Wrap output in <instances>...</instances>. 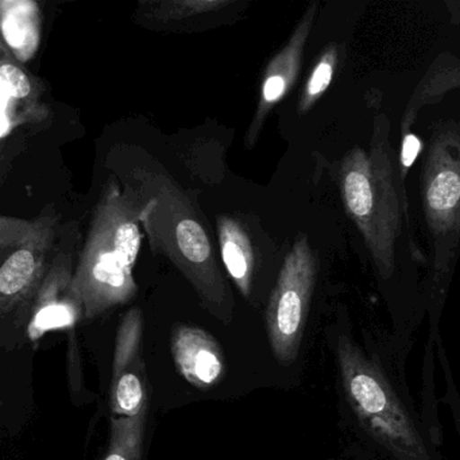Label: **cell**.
I'll return each instance as SVG.
<instances>
[{"instance_id": "cell-11", "label": "cell", "mask_w": 460, "mask_h": 460, "mask_svg": "<svg viewBox=\"0 0 460 460\" xmlns=\"http://www.w3.org/2000/svg\"><path fill=\"white\" fill-rule=\"evenodd\" d=\"M171 349L174 365L192 386L208 390L217 386L227 373L225 354L214 336L192 325L172 328Z\"/></svg>"}, {"instance_id": "cell-18", "label": "cell", "mask_w": 460, "mask_h": 460, "mask_svg": "<svg viewBox=\"0 0 460 460\" xmlns=\"http://www.w3.org/2000/svg\"><path fill=\"white\" fill-rule=\"evenodd\" d=\"M420 152H421V141L413 134H408L403 138L402 150H401V164L403 168H411Z\"/></svg>"}, {"instance_id": "cell-10", "label": "cell", "mask_w": 460, "mask_h": 460, "mask_svg": "<svg viewBox=\"0 0 460 460\" xmlns=\"http://www.w3.org/2000/svg\"><path fill=\"white\" fill-rule=\"evenodd\" d=\"M314 6H312L298 23L288 44L268 64L261 84L260 102L252 125L247 128L246 147L254 146L271 110L289 93L300 74L304 48L314 23Z\"/></svg>"}, {"instance_id": "cell-2", "label": "cell", "mask_w": 460, "mask_h": 460, "mask_svg": "<svg viewBox=\"0 0 460 460\" xmlns=\"http://www.w3.org/2000/svg\"><path fill=\"white\" fill-rule=\"evenodd\" d=\"M120 184L136 199L152 249L168 258L195 288L209 314L230 323L234 300L195 204L155 163H120Z\"/></svg>"}, {"instance_id": "cell-16", "label": "cell", "mask_w": 460, "mask_h": 460, "mask_svg": "<svg viewBox=\"0 0 460 460\" xmlns=\"http://www.w3.org/2000/svg\"><path fill=\"white\" fill-rule=\"evenodd\" d=\"M146 411L136 417H111L109 449L103 460H141Z\"/></svg>"}, {"instance_id": "cell-3", "label": "cell", "mask_w": 460, "mask_h": 460, "mask_svg": "<svg viewBox=\"0 0 460 460\" xmlns=\"http://www.w3.org/2000/svg\"><path fill=\"white\" fill-rule=\"evenodd\" d=\"M142 238L138 203L120 182L110 179L93 211L72 281L85 319L133 300L138 292L134 266Z\"/></svg>"}, {"instance_id": "cell-7", "label": "cell", "mask_w": 460, "mask_h": 460, "mask_svg": "<svg viewBox=\"0 0 460 460\" xmlns=\"http://www.w3.org/2000/svg\"><path fill=\"white\" fill-rule=\"evenodd\" d=\"M76 244L77 223H71L61 231L52 265L34 298L28 323L31 341H40L49 331L74 327L80 314H84L82 304L72 293Z\"/></svg>"}, {"instance_id": "cell-1", "label": "cell", "mask_w": 460, "mask_h": 460, "mask_svg": "<svg viewBox=\"0 0 460 460\" xmlns=\"http://www.w3.org/2000/svg\"><path fill=\"white\" fill-rule=\"evenodd\" d=\"M335 374L339 425L351 443L384 460H448L417 409L406 360L392 335L344 311L325 328Z\"/></svg>"}, {"instance_id": "cell-13", "label": "cell", "mask_w": 460, "mask_h": 460, "mask_svg": "<svg viewBox=\"0 0 460 460\" xmlns=\"http://www.w3.org/2000/svg\"><path fill=\"white\" fill-rule=\"evenodd\" d=\"M2 36L7 52L17 63H28L41 44L42 17L33 0H2Z\"/></svg>"}, {"instance_id": "cell-19", "label": "cell", "mask_w": 460, "mask_h": 460, "mask_svg": "<svg viewBox=\"0 0 460 460\" xmlns=\"http://www.w3.org/2000/svg\"><path fill=\"white\" fill-rule=\"evenodd\" d=\"M328 460H384L363 449L357 444L349 443L343 451Z\"/></svg>"}, {"instance_id": "cell-12", "label": "cell", "mask_w": 460, "mask_h": 460, "mask_svg": "<svg viewBox=\"0 0 460 460\" xmlns=\"http://www.w3.org/2000/svg\"><path fill=\"white\" fill-rule=\"evenodd\" d=\"M41 88L23 71L13 56L2 47L0 63V130L6 139L18 126L26 125L45 117L40 104Z\"/></svg>"}, {"instance_id": "cell-9", "label": "cell", "mask_w": 460, "mask_h": 460, "mask_svg": "<svg viewBox=\"0 0 460 460\" xmlns=\"http://www.w3.org/2000/svg\"><path fill=\"white\" fill-rule=\"evenodd\" d=\"M424 171V206L438 238L460 227V139L448 134L430 149Z\"/></svg>"}, {"instance_id": "cell-14", "label": "cell", "mask_w": 460, "mask_h": 460, "mask_svg": "<svg viewBox=\"0 0 460 460\" xmlns=\"http://www.w3.org/2000/svg\"><path fill=\"white\" fill-rule=\"evenodd\" d=\"M217 234L223 263L239 292L244 298H249L255 265L254 250L249 233L238 219L230 215H223L217 219Z\"/></svg>"}, {"instance_id": "cell-17", "label": "cell", "mask_w": 460, "mask_h": 460, "mask_svg": "<svg viewBox=\"0 0 460 460\" xmlns=\"http://www.w3.org/2000/svg\"><path fill=\"white\" fill-rule=\"evenodd\" d=\"M336 64H338V52H336L335 47L327 48L314 66L305 88L301 93L300 103H298L300 112L311 110L312 106L322 98L323 93L330 87Z\"/></svg>"}, {"instance_id": "cell-4", "label": "cell", "mask_w": 460, "mask_h": 460, "mask_svg": "<svg viewBox=\"0 0 460 460\" xmlns=\"http://www.w3.org/2000/svg\"><path fill=\"white\" fill-rule=\"evenodd\" d=\"M60 217L52 207L33 220L0 217V312L18 325L31 319L34 298L58 252Z\"/></svg>"}, {"instance_id": "cell-5", "label": "cell", "mask_w": 460, "mask_h": 460, "mask_svg": "<svg viewBox=\"0 0 460 460\" xmlns=\"http://www.w3.org/2000/svg\"><path fill=\"white\" fill-rule=\"evenodd\" d=\"M317 261L305 236L285 257L266 308V333L282 370L300 365L308 343L317 292Z\"/></svg>"}, {"instance_id": "cell-6", "label": "cell", "mask_w": 460, "mask_h": 460, "mask_svg": "<svg viewBox=\"0 0 460 460\" xmlns=\"http://www.w3.org/2000/svg\"><path fill=\"white\" fill-rule=\"evenodd\" d=\"M381 187V184H376L373 163L366 157L365 153L357 150L344 160L341 169L344 206L362 231L366 241L370 243L382 281L389 282L394 271L392 242L387 238L378 215L384 212L390 222L397 225V214L395 209L378 206L376 193Z\"/></svg>"}, {"instance_id": "cell-15", "label": "cell", "mask_w": 460, "mask_h": 460, "mask_svg": "<svg viewBox=\"0 0 460 460\" xmlns=\"http://www.w3.org/2000/svg\"><path fill=\"white\" fill-rule=\"evenodd\" d=\"M231 0H169V2H141L137 15L150 23L184 22L201 15L225 12L233 6Z\"/></svg>"}, {"instance_id": "cell-8", "label": "cell", "mask_w": 460, "mask_h": 460, "mask_svg": "<svg viewBox=\"0 0 460 460\" xmlns=\"http://www.w3.org/2000/svg\"><path fill=\"white\" fill-rule=\"evenodd\" d=\"M144 312L133 308L117 332L112 363L111 409L114 416L136 417L149 406V382L144 352Z\"/></svg>"}]
</instances>
